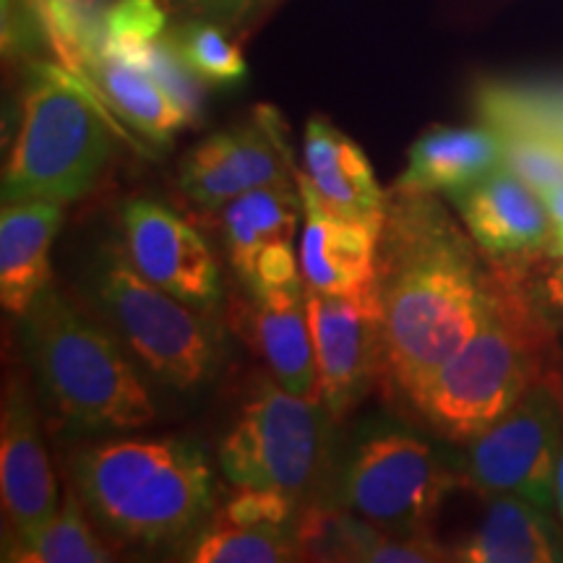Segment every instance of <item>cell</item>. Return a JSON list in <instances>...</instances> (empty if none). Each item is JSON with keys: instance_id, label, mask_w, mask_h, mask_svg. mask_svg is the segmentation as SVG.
<instances>
[{"instance_id": "cell-1", "label": "cell", "mask_w": 563, "mask_h": 563, "mask_svg": "<svg viewBox=\"0 0 563 563\" xmlns=\"http://www.w3.org/2000/svg\"><path fill=\"white\" fill-rule=\"evenodd\" d=\"M376 292L386 373L412 399L483 327L493 269L435 194L394 186L376 245Z\"/></svg>"}, {"instance_id": "cell-2", "label": "cell", "mask_w": 563, "mask_h": 563, "mask_svg": "<svg viewBox=\"0 0 563 563\" xmlns=\"http://www.w3.org/2000/svg\"><path fill=\"white\" fill-rule=\"evenodd\" d=\"M490 264V262H488ZM493 269L490 311L473 340L410 399L433 433L470 443L543 378L563 376L559 332L504 269Z\"/></svg>"}, {"instance_id": "cell-3", "label": "cell", "mask_w": 563, "mask_h": 563, "mask_svg": "<svg viewBox=\"0 0 563 563\" xmlns=\"http://www.w3.org/2000/svg\"><path fill=\"white\" fill-rule=\"evenodd\" d=\"M70 473L91 517L123 545H170L214 511V470L188 439L95 443L76 454Z\"/></svg>"}, {"instance_id": "cell-4", "label": "cell", "mask_w": 563, "mask_h": 563, "mask_svg": "<svg viewBox=\"0 0 563 563\" xmlns=\"http://www.w3.org/2000/svg\"><path fill=\"white\" fill-rule=\"evenodd\" d=\"M21 319L42 397L63 422L87 431H136L154 422L157 405L136 365L60 290L47 287Z\"/></svg>"}, {"instance_id": "cell-5", "label": "cell", "mask_w": 563, "mask_h": 563, "mask_svg": "<svg viewBox=\"0 0 563 563\" xmlns=\"http://www.w3.org/2000/svg\"><path fill=\"white\" fill-rule=\"evenodd\" d=\"M112 154V121L95 84L66 66H34L3 165V203L81 199Z\"/></svg>"}, {"instance_id": "cell-6", "label": "cell", "mask_w": 563, "mask_h": 563, "mask_svg": "<svg viewBox=\"0 0 563 563\" xmlns=\"http://www.w3.org/2000/svg\"><path fill=\"white\" fill-rule=\"evenodd\" d=\"M100 308L139 363L162 384L194 391L217 368V336L194 306L141 274L125 249L102 253L95 274Z\"/></svg>"}, {"instance_id": "cell-7", "label": "cell", "mask_w": 563, "mask_h": 563, "mask_svg": "<svg viewBox=\"0 0 563 563\" xmlns=\"http://www.w3.org/2000/svg\"><path fill=\"white\" fill-rule=\"evenodd\" d=\"M323 410L264 378L220 443L222 475L232 485L282 490L298 501L319 481L327 456Z\"/></svg>"}, {"instance_id": "cell-8", "label": "cell", "mask_w": 563, "mask_h": 563, "mask_svg": "<svg viewBox=\"0 0 563 563\" xmlns=\"http://www.w3.org/2000/svg\"><path fill=\"white\" fill-rule=\"evenodd\" d=\"M561 443L563 376H551L530 386L488 431L464 443L462 488L483 498L511 493L553 511Z\"/></svg>"}, {"instance_id": "cell-9", "label": "cell", "mask_w": 563, "mask_h": 563, "mask_svg": "<svg viewBox=\"0 0 563 563\" xmlns=\"http://www.w3.org/2000/svg\"><path fill=\"white\" fill-rule=\"evenodd\" d=\"M452 488H462L460 470L446 467L410 433H382L361 443L344 477L352 514L394 532L428 527Z\"/></svg>"}, {"instance_id": "cell-10", "label": "cell", "mask_w": 563, "mask_h": 563, "mask_svg": "<svg viewBox=\"0 0 563 563\" xmlns=\"http://www.w3.org/2000/svg\"><path fill=\"white\" fill-rule=\"evenodd\" d=\"M308 323L321 405L329 415L342 418L371 391L378 373L386 371L384 316L376 279L344 295L308 290Z\"/></svg>"}, {"instance_id": "cell-11", "label": "cell", "mask_w": 563, "mask_h": 563, "mask_svg": "<svg viewBox=\"0 0 563 563\" xmlns=\"http://www.w3.org/2000/svg\"><path fill=\"white\" fill-rule=\"evenodd\" d=\"M180 191L194 203L222 209L238 196L290 183V152L272 108H256L251 123L211 133L180 162Z\"/></svg>"}, {"instance_id": "cell-12", "label": "cell", "mask_w": 563, "mask_h": 563, "mask_svg": "<svg viewBox=\"0 0 563 563\" xmlns=\"http://www.w3.org/2000/svg\"><path fill=\"white\" fill-rule=\"evenodd\" d=\"M123 230L129 258L146 279L199 311L217 306L220 269L191 224L157 201L136 199L125 207Z\"/></svg>"}, {"instance_id": "cell-13", "label": "cell", "mask_w": 563, "mask_h": 563, "mask_svg": "<svg viewBox=\"0 0 563 563\" xmlns=\"http://www.w3.org/2000/svg\"><path fill=\"white\" fill-rule=\"evenodd\" d=\"M464 230L490 262H525L543 253L555 224L543 196L532 191L509 167H498L473 186L449 194Z\"/></svg>"}, {"instance_id": "cell-14", "label": "cell", "mask_w": 563, "mask_h": 563, "mask_svg": "<svg viewBox=\"0 0 563 563\" xmlns=\"http://www.w3.org/2000/svg\"><path fill=\"white\" fill-rule=\"evenodd\" d=\"M0 498L11 543L32 538L58 511V485L47 460L37 415L30 397L13 382L5 389L0 420Z\"/></svg>"}, {"instance_id": "cell-15", "label": "cell", "mask_w": 563, "mask_h": 563, "mask_svg": "<svg viewBox=\"0 0 563 563\" xmlns=\"http://www.w3.org/2000/svg\"><path fill=\"white\" fill-rule=\"evenodd\" d=\"M302 196L300 274L308 290L344 295L376 279V245L382 222L342 217L323 207L302 175H295Z\"/></svg>"}, {"instance_id": "cell-16", "label": "cell", "mask_w": 563, "mask_h": 563, "mask_svg": "<svg viewBox=\"0 0 563 563\" xmlns=\"http://www.w3.org/2000/svg\"><path fill=\"white\" fill-rule=\"evenodd\" d=\"M243 327L253 347L269 368L282 389L308 402L321 405L319 371L311 323H308V287L306 282L279 290H249Z\"/></svg>"}, {"instance_id": "cell-17", "label": "cell", "mask_w": 563, "mask_h": 563, "mask_svg": "<svg viewBox=\"0 0 563 563\" xmlns=\"http://www.w3.org/2000/svg\"><path fill=\"white\" fill-rule=\"evenodd\" d=\"M306 170L300 175L313 188L323 207L355 220H384L386 194L378 186L368 157L347 133L327 118H311L302 144Z\"/></svg>"}, {"instance_id": "cell-18", "label": "cell", "mask_w": 563, "mask_h": 563, "mask_svg": "<svg viewBox=\"0 0 563 563\" xmlns=\"http://www.w3.org/2000/svg\"><path fill=\"white\" fill-rule=\"evenodd\" d=\"M63 222V203L11 201L0 211V302L24 316L51 287V245Z\"/></svg>"}, {"instance_id": "cell-19", "label": "cell", "mask_w": 563, "mask_h": 563, "mask_svg": "<svg viewBox=\"0 0 563 563\" xmlns=\"http://www.w3.org/2000/svg\"><path fill=\"white\" fill-rule=\"evenodd\" d=\"M462 563H561L563 525L522 496L488 498L483 522L452 551Z\"/></svg>"}, {"instance_id": "cell-20", "label": "cell", "mask_w": 563, "mask_h": 563, "mask_svg": "<svg viewBox=\"0 0 563 563\" xmlns=\"http://www.w3.org/2000/svg\"><path fill=\"white\" fill-rule=\"evenodd\" d=\"M498 167H504V144L488 125H435L415 139L397 188L449 196L473 186Z\"/></svg>"}, {"instance_id": "cell-21", "label": "cell", "mask_w": 563, "mask_h": 563, "mask_svg": "<svg viewBox=\"0 0 563 563\" xmlns=\"http://www.w3.org/2000/svg\"><path fill=\"white\" fill-rule=\"evenodd\" d=\"M302 211V196L292 183H277L249 191L222 207V235L230 264L251 287L256 258L266 245L292 243Z\"/></svg>"}, {"instance_id": "cell-22", "label": "cell", "mask_w": 563, "mask_h": 563, "mask_svg": "<svg viewBox=\"0 0 563 563\" xmlns=\"http://www.w3.org/2000/svg\"><path fill=\"white\" fill-rule=\"evenodd\" d=\"M87 79L100 91L110 112H115L123 123L136 129L141 136L167 144L173 133L191 125L186 112L170 100V95L144 68L133 66V63L118 58V55H97Z\"/></svg>"}, {"instance_id": "cell-23", "label": "cell", "mask_w": 563, "mask_h": 563, "mask_svg": "<svg viewBox=\"0 0 563 563\" xmlns=\"http://www.w3.org/2000/svg\"><path fill=\"white\" fill-rule=\"evenodd\" d=\"M5 561L16 563H108L110 548L91 530L79 490L68 488L63 506L32 538L5 545Z\"/></svg>"}, {"instance_id": "cell-24", "label": "cell", "mask_w": 563, "mask_h": 563, "mask_svg": "<svg viewBox=\"0 0 563 563\" xmlns=\"http://www.w3.org/2000/svg\"><path fill=\"white\" fill-rule=\"evenodd\" d=\"M300 559L295 534L285 527H235L211 519L188 545L191 563H279Z\"/></svg>"}, {"instance_id": "cell-25", "label": "cell", "mask_w": 563, "mask_h": 563, "mask_svg": "<svg viewBox=\"0 0 563 563\" xmlns=\"http://www.w3.org/2000/svg\"><path fill=\"white\" fill-rule=\"evenodd\" d=\"M373 525L355 514L306 509L295 527L300 559L311 561H361Z\"/></svg>"}, {"instance_id": "cell-26", "label": "cell", "mask_w": 563, "mask_h": 563, "mask_svg": "<svg viewBox=\"0 0 563 563\" xmlns=\"http://www.w3.org/2000/svg\"><path fill=\"white\" fill-rule=\"evenodd\" d=\"M170 40L203 81L235 84L245 76L241 47L214 21L186 19V24L175 26L170 32Z\"/></svg>"}, {"instance_id": "cell-27", "label": "cell", "mask_w": 563, "mask_h": 563, "mask_svg": "<svg viewBox=\"0 0 563 563\" xmlns=\"http://www.w3.org/2000/svg\"><path fill=\"white\" fill-rule=\"evenodd\" d=\"M118 58L133 63V66L144 68L162 89L170 95V100L186 112L188 121L196 123L203 112V102H207V87L196 70L188 66L183 58L175 42L167 37H159L150 42V45L139 47V51L118 55Z\"/></svg>"}, {"instance_id": "cell-28", "label": "cell", "mask_w": 563, "mask_h": 563, "mask_svg": "<svg viewBox=\"0 0 563 563\" xmlns=\"http://www.w3.org/2000/svg\"><path fill=\"white\" fill-rule=\"evenodd\" d=\"M504 144V167L540 196L563 186V139L530 131L498 133Z\"/></svg>"}, {"instance_id": "cell-29", "label": "cell", "mask_w": 563, "mask_h": 563, "mask_svg": "<svg viewBox=\"0 0 563 563\" xmlns=\"http://www.w3.org/2000/svg\"><path fill=\"white\" fill-rule=\"evenodd\" d=\"M167 30V9L159 0H112L104 13L102 53L125 55L159 40Z\"/></svg>"}, {"instance_id": "cell-30", "label": "cell", "mask_w": 563, "mask_h": 563, "mask_svg": "<svg viewBox=\"0 0 563 563\" xmlns=\"http://www.w3.org/2000/svg\"><path fill=\"white\" fill-rule=\"evenodd\" d=\"M490 262V258H488ZM504 269L509 277L522 287L525 298L532 308L551 323L555 332H563V256H548L534 253L525 262H490Z\"/></svg>"}, {"instance_id": "cell-31", "label": "cell", "mask_w": 563, "mask_h": 563, "mask_svg": "<svg viewBox=\"0 0 563 563\" xmlns=\"http://www.w3.org/2000/svg\"><path fill=\"white\" fill-rule=\"evenodd\" d=\"M365 563H439L452 561V551L443 548L428 527L420 530H382L373 525V532L365 545L363 559Z\"/></svg>"}, {"instance_id": "cell-32", "label": "cell", "mask_w": 563, "mask_h": 563, "mask_svg": "<svg viewBox=\"0 0 563 563\" xmlns=\"http://www.w3.org/2000/svg\"><path fill=\"white\" fill-rule=\"evenodd\" d=\"M295 514V498L272 488H249L238 485L235 496L211 519L235 527H285Z\"/></svg>"}, {"instance_id": "cell-33", "label": "cell", "mask_w": 563, "mask_h": 563, "mask_svg": "<svg viewBox=\"0 0 563 563\" xmlns=\"http://www.w3.org/2000/svg\"><path fill=\"white\" fill-rule=\"evenodd\" d=\"M302 274L295 262L292 243H272L258 253L256 258V272H253L251 287L245 290H279V287H292L300 285Z\"/></svg>"}, {"instance_id": "cell-34", "label": "cell", "mask_w": 563, "mask_h": 563, "mask_svg": "<svg viewBox=\"0 0 563 563\" xmlns=\"http://www.w3.org/2000/svg\"><path fill=\"white\" fill-rule=\"evenodd\" d=\"M167 11L183 19L214 21V24H232L251 9L253 0H159Z\"/></svg>"}, {"instance_id": "cell-35", "label": "cell", "mask_w": 563, "mask_h": 563, "mask_svg": "<svg viewBox=\"0 0 563 563\" xmlns=\"http://www.w3.org/2000/svg\"><path fill=\"white\" fill-rule=\"evenodd\" d=\"M40 30L30 0H3V42L16 47L21 40H30V32ZM42 32V30H40Z\"/></svg>"}, {"instance_id": "cell-36", "label": "cell", "mask_w": 563, "mask_h": 563, "mask_svg": "<svg viewBox=\"0 0 563 563\" xmlns=\"http://www.w3.org/2000/svg\"><path fill=\"white\" fill-rule=\"evenodd\" d=\"M548 211H551V220L555 224V230H563V186L555 188V191L543 196Z\"/></svg>"}, {"instance_id": "cell-37", "label": "cell", "mask_w": 563, "mask_h": 563, "mask_svg": "<svg viewBox=\"0 0 563 563\" xmlns=\"http://www.w3.org/2000/svg\"><path fill=\"white\" fill-rule=\"evenodd\" d=\"M555 511H559L563 525V443L559 452V464H555Z\"/></svg>"}, {"instance_id": "cell-38", "label": "cell", "mask_w": 563, "mask_h": 563, "mask_svg": "<svg viewBox=\"0 0 563 563\" xmlns=\"http://www.w3.org/2000/svg\"><path fill=\"white\" fill-rule=\"evenodd\" d=\"M548 256H563V230H555L551 243H548L545 249Z\"/></svg>"}, {"instance_id": "cell-39", "label": "cell", "mask_w": 563, "mask_h": 563, "mask_svg": "<svg viewBox=\"0 0 563 563\" xmlns=\"http://www.w3.org/2000/svg\"><path fill=\"white\" fill-rule=\"evenodd\" d=\"M45 3H51V0H30L32 11H34V9H40V5H45Z\"/></svg>"}]
</instances>
